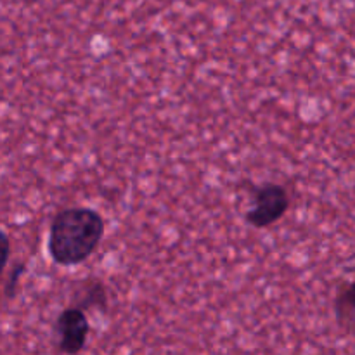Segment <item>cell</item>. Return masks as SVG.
Wrapping results in <instances>:
<instances>
[{"instance_id": "4", "label": "cell", "mask_w": 355, "mask_h": 355, "mask_svg": "<svg viewBox=\"0 0 355 355\" xmlns=\"http://www.w3.org/2000/svg\"><path fill=\"white\" fill-rule=\"evenodd\" d=\"M73 300H75V307H80L82 311L90 307L104 311L107 304L106 288L99 279H87L76 286Z\"/></svg>"}, {"instance_id": "6", "label": "cell", "mask_w": 355, "mask_h": 355, "mask_svg": "<svg viewBox=\"0 0 355 355\" xmlns=\"http://www.w3.org/2000/svg\"><path fill=\"white\" fill-rule=\"evenodd\" d=\"M9 259H10V238L7 236V232H3L2 229H0V277H2L7 263H9Z\"/></svg>"}, {"instance_id": "1", "label": "cell", "mask_w": 355, "mask_h": 355, "mask_svg": "<svg viewBox=\"0 0 355 355\" xmlns=\"http://www.w3.org/2000/svg\"><path fill=\"white\" fill-rule=\"evenodd\" d=\"M106 222L99 211L87 207H69L58 211L49 229V255L58 266L83 263L99 248Z\"/></svg>"}, {"instance_id": "3", "label": "cell", "mask_w": 355, "mask_h": 355, "mask_svg": "<svg viewBox=\"0 0 355 355\" xmlns=\"http://www.w3.org/2000/svg\"><path fill=\"white\" fill-rule=\"evenodd\" d=\"M54 331L58 335L59 352L75 355L85 349L87 336H89L90 324L85 311L80 307H68L59 314L54 324Z\"/></svg>"}, {"instance_id": "5", "label": "cell", "mask_w": 355, "mask_h": 355, "mask_svg": "<svg viewBox=\"0 0 355 355\" xmlns=\"http://www.w3.org/2000/svg\"><path fill=\"white\" fill-rule=\"evenodd\" d=\"M335 311L340 326L355 333V281L340 291L335 302Z\"/></svg>"}, {"instance_id": "7", "label": "cell", "mask_w": 355, "mask_h": 355, "mask_svg": "<svg viewBox=\"0 0 355 355\" xmlns=\"http://www.w3.org/2000/svg\"><path fill=\"white\" fill-rule=\"evenodd\" d=\"M23 272H24V266H23V263H17V266L14 267L12 276H10L9 283H7V286H6V297L7 298L14 297V290H16V286H17V279L23 276Z\"/></svg>"}, {"instance_id": "2", "label": "cell", "mask_w": 355, "mask_h": 355, "mask_svg": "<svg viewBox=\"0 0 355 355\" xmlns=\"http://www.w3.org/2000/svg\"><path fill=\"white\" fill-rule=\"evenodd\" d=\"M255 207L245 215L246 222L255 229H266L276 224L290 208V196L281 184L267 182L253 189Z\"/></svg>"}]
</instances>
